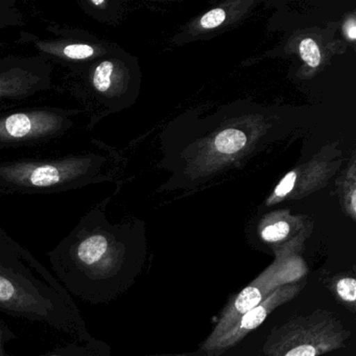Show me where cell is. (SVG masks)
<instances>
[{
    "label": "cell",
    "instance_id": "8fae6325",
    "mask_svg": "<svg viewBox=\"0 0 356 356\" xmlns=\"http://www.w3.org/2000/svg\"><path fill=\"white\" fill-rule=\"evenodd\" d=\"M39 356H110V347L92 337L88 339H72Z\"/></svg>",
    "mask_w": 356,
    "mask_h": 356
},
{
    "label": "cell",
    "instance_id": "4fadbf2b",
    "mask_svg": "<svg viewBox=\"0 0 356 356\" xmlns=\"http://www.w3.org/2000/svg\"><path fill=\"white\" fill-rule=\"evenodd\" d=\"M333 291H334L337 297L341 300L343 303L351 306L354 312L356 301V280L354 277L343 276L339 277L334 281L333 284Z\"/></svg>",
    "mask_w": 356,
    "mask_h": 356
},
{
    "label": "cell",
    "instance_id": "52a82bcc",
    "mask_svg": "<svg viewBox=\"0 0 356 356\" xmlns=\"http://www.w3.org/2000/svg\"><path fill=\"white\" fill-rule=\"evenodd\" d=\"M298 241H293L277 250L274 262L243 291L231 298L220 314V320L201 347H205L222 337L243 314L261 303L275 289L303 280L308 268L298 253Z\"/></svg>",
    "mask_w": 356,
    "mask_h": 356
},
{
    "label": "cell",
    "instance_id": "5bb4252c",
    "mask_svg": "<svg viewBox=\"0 0 356 356\" xmlns=\"http://www.w3.org/2000/svg\"><path fill=\"white\" fill-rule=\"evenodd\" d=\"M291 224L286 220H276L266 225L262 228L260 235L264 241L268 243H282L291 234Z\"/></svg>",
    "mask_w": 356,
    "mask_h": 356
},
{
    "label": "cell",
    "instance_id": "ba28073f",
    "mask_svg": "<svg viewBox=\"0 0 356 356\" xmlns=\"http://www.w3.org/2000/svg\"><path fill=\"white\" fill-rule=\"evenodd\" d=\"M47 30L51 36L43 38L22 32L18 43L33 47L37 56L66 72L78 70L112 49L109 42L83 29L55 24L47 26Z\"/></svg>",
    "mask_w": 356,
    "mask_h": 356
},
{
    "label": "cell",
    "instance_id": "6da1fadb",
    "mask_svg": "<svg viewBox=\"0 0 356 356\" xmlns=\"http://www.w3.org/2000/svg\"><path fill=\"white\" fill-rule=\"evenodd\" d=\"M108 200L90 208L47 253L54 276L70 296L91 305L113 299L130 275L126 229L106 216Z\"/></svg>",
    "mask_w": 356,
    "mask_h": 356
},
{
    "label": "cell",
    "instance_id": "ac0fdd59",
    "mask_svg": "<svg viewBox=\"0 0 356 356\" xmlns=\"http://www.w3.org/2000/svg\"><path fill=\"white\" fill-rule=\"evenodd\" d=\"M296 179H297V174L295 172H289L275 189V195L277 197H284L285 195H289L295 186Z\"/></svg>",
    "mask_w": 356,
    "mask_h": 356
},
{
    "label": "cell",
    "instance_id": "7a4b0ae2",
    "mask_svg": "<svg viewBox=\"0 0 356 356\" xmlns=\"http://www.w3.org/2000/svg\"><path fill=\"white\" fill-rule=\"evenodd\" d=\"M0 312L44 325L72 339L92 337L72 296L1 224Z\"/></svg>",
    "mask_w": 356,
    "mask_h": 356
},
{
    "label": "cell",
    "instance_id": "30bf717a",
    "mask_svg": "<svg viewBox=\"0 0 356 356\" xmlns=\"http://www.w3.org/2000/svg\"><path fill=\"white\" fill-rule=\"evenodd\" d=\"M303 286V282H296L275 289L261 303L243 314L222 337H218L213 343L200 348V350L210 355L216 356L234 347L248 333L258 328L273 310L293 300Z\"/></svg>",
    "mask_w": 356,
    "mask_h": 356
},
{
    "label": "cell",
    "instance_id": "8992f818",
    "mask_svg": "<svg viewBox=\"0 0 356 356\" xmlns=\"http://www.w3.org/2000/svg\"><path fill=\"white\" fill-rule=\"evenodd\" d=\"M350 334L333 312L318 309L272 329L262 356H320L345 347Z\"/></svg>",
    "mask_w": 356,
    "mask_h": 356
},
{
    "label": "cell",
    "instance_id": "7c38bea8",
    "mask_svg": "<svg viewBox=\"0 0 356 356\" xmlns=\"http://www.w3.org/2000/svg\"><path fill=\"white\" fill-rule=\"evenodd\" d=\"M245 143H247V136L241 131L236 129H227L216 136L214 147L218 153L231 155L243 149Z\"/></svg>",
    "mask_w": 356,
    "mask_h": 356
},
{
    "label": "cell",
    "instance_id": "277c9868",
    "mask_svg": "<svg viewBox=\"0 0 356 356\" xmlns=\"http://www.w3.org/2000/svg\"><path fill=\"white\" fill-rule=\"evenodd\" d=\"M129 68L118 51L112 49L95 61L66 72L61 81L62 92H67L82 105L86 128L92 130L108 114L124 102L129 87Z\"/></svg>",
    "mask_w": 356,
    "mask_h": 356
},
{
    "label": "cell",
    "instance_id": "d6986e66",
    "mask_svg": "<svg viewBox=\"0 0 356 356\" xmlns=\"http://www.w3.org/2000/svg\"><path fill=\"white\" fill-rule=\"evenodd\" d=\"M346 34L348 38L351 39L352 41L356 39V24L354 19H350L346 24Z\"/></svg>",
    "mask_w": 356,
    "mask_h": 356
},
{
    "label": "cell",
    "instance_id": "ffe728a7",
    "mask_svg": "<svg viewBox=\"0 0 356 356\" xmlns=\"http://www.w3.org/2000/svg\"><path fill=\"white\" fill-rule=\"evenodd\" d=\"M164 356H195V355H164Z\"/></svg>",
    "mask_w": 356,
    "mask_h": 356
},
{
    "label": "cell",
    "instance_id": "9c48e42d",
    "mask_svg": "<svg viewBox=\"0 0 356 356\" xmlns=\"http://www.w3.org/2000/svg\"><path fill=\"white\" fill-rule=\"evenodd\" d=\"M54 70L51 63L37 55L0 58V112L24 107L58 90Z\"/></svg>",
    "mask_w": 356,
    "mask_h": 356
},
{
    "label": "cell",
    "instance_id": "9a60e30c",
    "mask_svg": "<svg viewBox=\"0 0 356 356\" xmlns=\"http://www.w3.org/2000/svg\"><path fill=\"white\" fill-rule=\"evenodd\" d=\"M300 55L302 59L310 67H318L321 62L320 49L316 45V41L312 39H304L300 43Z\"/></svg>",
    "mask_w": 356,
    "mask_h": 356
},
{
    "label": "cell",
    "instance_id": "3957f363",
    "mask_svg": "<svg viewBox=\"0 0 356 356\" xmlns=\"http://www.w3.org/2000/svg\"><path fill=\"white\" fill-rule=\"evenodd\" d=\"M97 152L0 161V195H55L111 180Z\"/></svg>",
    "mask_w": 356,
    "mask_h": 356
},
{
    "label": "cell",
    "instance_id": "2e32d148",
    "mask_svg": "<svg viewBox=\"0 0 356 356\" xmlns=\"http://www.w3.org/2000/svg\"><path fill=\"white\" fill-rule=\"evenodd\" d=\"M225 19H226V13L224 10L214 9L202 17L201 26L204 29L218 28L225 22Z\"/></svg>",
    "mask_w": 356,
    "mask_h": 356
},
{
    "label": "cell",
    "instance_id": "5b68a950",
    "mask_svg": "<svg viewBox=\"0 0 356 356\" xmlns=\"http://www.w3.org/2000/svg\"><path fill=\"white\" fill-rule=\"evenodd\" d=\"M78 108L24 106L0 112V152L43 147L61 140L78 126Z\"/></svg>",
    "mask_w": 356,
    "mask_h": 356
},
{
    "label": "cell",
    "instance_id": "e0dca14e",
    "mask_svg": "<svg viewBox=\"0 0 356 356\" xmlns=\"http://www.w3.org/2000/svg\"><path fill=\"white\" fill-rule=\"evenodd\" d=\"M16 339V334L9 325L0 320V356H13L7 351V343Z\"/></svg>",
    "mask_w": 356,
    "mask_h": 356
}]
</instances>
